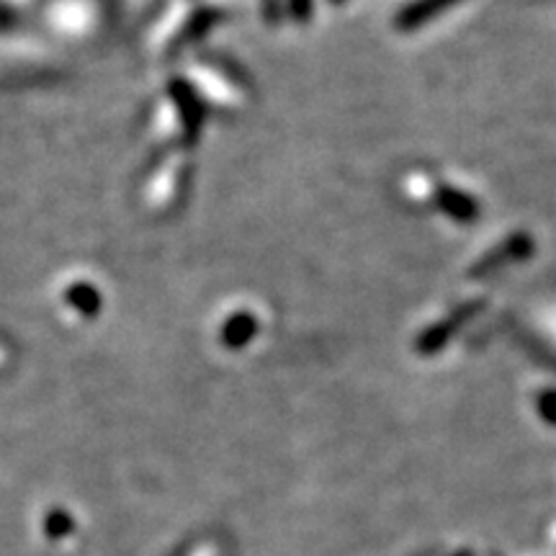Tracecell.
I'll return each instance as SVG.
<instances>
[{
  "instance_id": "obj_1",
  "label": "cell",
  "mask_w": 556,
  "mask_h": 556,
  "mask_svg": "<svg viewBox=\"0 0 556 556\" xmlns=\"http://www.w3.org/2000/svg\"><path fill=\"white\" fill-rule=\"evenodd\" d=\"M462 3V0H415V3L405 5L394 18V26L400 31H415L420 26H426L433 21L435 16H441L443 11L454 9V5Z\"/></svg>"
},
{
  "instance_id": "obj_2",
  "label": "cell",
  "mask_w": 556,
  "mask_h": 556,
  "mask_svg": "<svg viewBox=\"0 0 556 556\" xmlns=\"http://www.w3.org/2000/svg\"><path fill=\"white\" fill-rule=\"evenodd\" d=\"M531 253V240L526 238V235H516V238H510L505 242V245H500L492 250L490 255H484L482 261L477 263V268L471 270V276H490L495 274L505 266V263H513V261H520L526 258V255Z\"/></svg>"
},
{
  "instance_id": "obj_3",
  "label": "cell",
  "mask_w": 556,
  "mask_h": 556,
  "mask_svg": "<svg viewBox=\"0 0 556 556\" xmlns=\"http://www.w3.org/2000/svg\"><path fill=\"white\" fill-rule=\"evenodd\" d=\"M471 309H477L475 304H469V307H464V309L454 312V315H448L446 319H443V323H438L435 328H430L426 336L417 340V348H420L422 353H435L438 348L446 345V340L454 336V332L462 328L464 323H467V319L471 317Z\"/></svg>"
},
{
  "instance_id": "obj_4",
  "label": "cell",
  "mask_w": 556,
  "mask_h": 556,
  "mask_svg": "<svg viewBox=\"0 0 556 556\" xmlns=\"http://www.w3.org/2000/svg\"><path fill=\"white\" fill-rule=\"evenodd\" d=\"M438 208H443L451 219H458V222H471L479 217L477 201L469 199L467 193H462L456 189L438 191Z\"/></svg>"
},
{
  "instance_id": "obj_5",
  "label": "cell",
  "mask_w": 556,
  "mask_h": 556,
  "mask_svg": "<svg viewBox=\"0 0 556 556\" xmlns=\"http://www.w3.org/2000/svg\"><path fill=\"white\" fill-rule=\"evenodd\" d=\"M289 13L299 24H307V18L312 16V0H289Z\"/></svg>"
},
{
  "instance_id": "obj_6",
  "label": "cell",
  "mask_w": 556,
  "mask_h": 556,
  "mask_svg": "<svg viewBox=\"0 0 556 556\" xmlns=\"http://www.w3.org/2000/svg\"><path fill=\"white\" fill-rule=\"evenodd\" d=\"M539 405H541V413H544L546 417H552V420H556V394H544Z\"/></svg>"
},
{
  "instance_id": "obj_7",
  "label": "cell",
  "mask_w": 556,
  "mask_h": 556,
  "mask_svg": "<svg viewBox=\"0 0 556 556\" xmlns=\"http://www.w3.org/2000/svg\"><path fill=\"white\" fill-rule=\"evenodd\" d=\"M332 3H343V0H332Z\"/></svg>"
}]
</instances>
